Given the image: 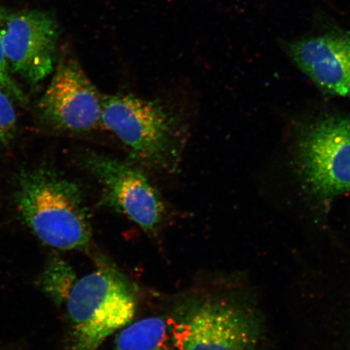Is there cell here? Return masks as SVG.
I'll return each mask as SVG.
<instances>
[{
  "instance_id": "cell-1",
  "label": "cell",
  "mask_w": 350,
  "mask_h": 350,
  "mask_svg": "<svg viewBox=\"0 0 350 350\" xmlns=\"http://www.w3.org/2000/svg\"><path fill=\"white\" fill-rule=\"evenodd\" d=\"M100 122L129 148L133 163L144 170L176 172L188 130L180 113L169 104L131 94L103 96Z\"/></svg>"
},
{
  "instance_id": "cell-2",
  "label": "cell",
  "mask_w": 350,
  "mask_h": 350,
  "mask_svg": "<svg viewBox=\"0 0 350 350\" xmlns=\"http://www.w3.org/2000/svg\"><path fill=\"white\" fill-rule=\"evenodd\" d=\"M16 202L21 217L48 246L79 250L91 239V226L81 188L48 168L21 172Z\"/></svg>"
},
{
  "instance_id": "cell-3",
  "label": "cell",
  "mask_w": 350,
  "mask_h": 350,
  "mask_svg": "<svg viewBox=\"0 0 350 350\" xmlns=\"http://www.w3.org/2000/svg\"><path fill=\"white\" fill-rule=\"evenodd\" d=\"M66 303L70 350H98L109 336L133 321L137 310L129 284L109 269H99L78 280Z\"/></svg>"
},
{
  "instance_id": "cell-4",
  "label": "cell",
  "mask_w": 350,
  "mask_h": 350,
  "mask_svg": "<svg viewBox=\"0 0 350 350\" xmlns=\"http://www.w3.org/2000/svg\"><path fill=\"white\" fill-rule=\"evenodd\" d=\"M172 330L178 350H254L260 334L252 310L226 299L195 301Z\"/></svg>"
},
{
  "instance_id": "cell-5",
  "label": "cell",
  "mask_w": 350,
  "mask_h": 350,
  "mask_svg": "<svg viewBox=\"0 0 350 350\" xmlns=\"http://www.w3.org/2000/svg\"><path fill=\"white\" fill-rule=\"evenodd\" d=\"M301 178L312 193L332 198L350 191V119L314 122L297 143Z\"/></svg>"
},
{
  "instance_id": "cell-6",
  "label": "cell",
  "mask_w": 350,
  "mask_h": 350,
  "mask_svg": "<svg viewBox=\"0 0 350 350\" xmlns=\"http://www.w3.org/2000/svg\"><path fill=\"white\" fill-rule=\"evenodd\" d=\"M82 163L103 188L105 203L148 233L159 228L165 215V204L141 166L94 152H87Z\"/></svg>"
},
{
  "instance_id": "cell-7",
  "label": "cell",
  "mask_w": 350,
  "mask_h": 350,
  "mask_svg": "<svg viewBox=\"0 0 350 350\" xmlns=\"http://www.w3.org/2000/svg\"><path fill=\"white\" fill-rule=\"evenodd\" d=\"M1 38L8 67L32 85H38L54 71L58 26L46 13H3Z\"/></svg>"
},
{
  "instance_id": "cell-8",
  "label": "cell",
  "mask_w": 350,
  "mask_h": 350,
  "mask_svg": "<svg viewBox=\"0 0 350 350\" xmlns=\"http://www.w3.org/2000/svg\"><path fill=\"white\" fill-rule=\"evenodd\" d=\"M103 100L80 64L64 60L39 100L38 111L57 129L86 133L102 124Z\"/></svg>"
},
{
  "instance_id": "cell-9",
  "label": "cell",
  "mask_w": 350,
  "mask_h": 350,
  "mask_svg": "<svg viewBox=\"0 0 350 350\" xmlns=\"http://www.w3.org/2000/svg\"><path fill=\"white\" fill-rule=\"evenodd\" d=\"M288 54L301 72L323 91L350 97V38L327 33L295 42Z\"/></svg>"
},
{
  "instance_id": "cell-10",
  "label": "cell",
  "mask_w": 350,
  "mask_h": 350,
  "mask_svg": "<svg viewBox=\"0 0 350 350\" xmlns=\"http://www.w3.org/2000/svg\"><path fill=\"white\" fill-rule=\"evenodd\" d=\"M177 349L170 328L163 319H142L124 328L116 340V350Z\"/></svg>"
},
{
  "instance_id": "cell-11",
  "label": "cell",
  "mask_w": 350,
  "mask_h": 350,
  "mask_svg": "<svg viewBox=\"0 0 350 350\" xmlns=\"http://www.w3.org/2000/svg\"><path fill=\"white\" fill-rule=\"evenodd\" d=\"M77 281L71 267L61 260L51 262L42 278L44 290L57 303L62 304L67 300Z\"/></svg>"
},
{
  "instance_id": "cell-12",
  "label": "cell",
  "mask_w": 350,
  "mask_h": 350,
  "mask_svg": "<svg viewBox=\"0 0 350 350\" xmlns=\"http://www.w3.org/2000/svg\"><path fill=\"white\" fill-rule=\"evenodd\" d=\"M16 113L10 95L0 89V146H5L14 137Z\"/></svg>"
},
{
  "instance_id": "cell-13",
  "label": "cell",
  "mask_w": 350,
  "mask_h": 350,
  "mask_svg": "<svg viewBox=\"0 0 350 350\" xmlns=\"http://www.w3.org/2000/svg\"><path fill=\"white\" fill-rule=\"evenodd\" d=\"M3 12L0 11V89L14 98L22 104L26 103V98L23 92L21 91L18 85L16 84L8 72V64L4 55L2 38H1V25Z\"/></svg>"
}]
</instances>
